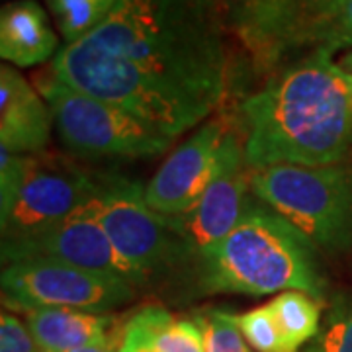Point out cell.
Returning a JSON list of instances; mask_svg holds the SVG:
<instances>
[{
  "label": "cell",
  "mask_w": 352,
  "mask_h": 352,
  "mask_svg": "<svg viewBox=\"0 0 352 352\" xmlns=\"http://www.w3.org/2000/svg\"><path fill=\"white\" fill-rule=\"evenodd\" d=\"M227 129L223 120H210L164 159L145 186L151 210L166 217L188 212L214 178Z\"/></svg>",
  "instance_id": "cell-11"
},
{
  "label": "cell",
  "mask_w": 352,
  "mask_h": 352,
  "mask_svg": "<svg viewBox=\"0 0 352 352\" xmlns=\"http://www.w3.org/2000/svg\"><path fill=\"white\" fill-rule=\"evenodd\" d=\"M0 352H43L34 339L28 323L10 311L0 315Z\"/></svg>",
  "instance_id": "cell-23"
},
{
  "label": "cell",
  "mask_w": 352,
  "mask_h": 352,
  "mask_svg": "<svg viewBox=\"0 0 352 352\" xmlns=\"http://www.w3.org/2000/svg\"><path fill=\"white\" fill-rule=\"evenodd\" d=\"M0 288L2 303L22 314L36 309L110 314L135 296V286L124 278L47 258L2 264Z\"/></svg>",
  "instance_id": "cell-6"
},
{
  "label": "cell",
  "mask_w": 352,
  "mask_h": 352,
  "mask_svg": "<svg viewBox=\"0 0 352 352\" xmlns=\"http://www.w3.org/2000/svg\"><path fill=\"white\" fill-rule=\"evenodd\" d=\"M311 47L335 53L340 50H352V0H346L327 18L305 28L292 50Z\"/></svg>",
  "instance_id": "cell-19"
},
{
  "label": "cell",
  "mask_w": 352,
  "mask_h": 352,
  "mask_svg": "<svg viewBox=\"0 0 352 352\" xmlns=\"http://www.w3.org/2000/svg\"><path fill=\"white\" fill-rule=\"evenodd\" d=\"M305 352H352V294L339 296Z\"/></svg>",
  "instance_id": "cell-21"
},
{
  "label": "cell",
  "mask_w": 352,
  "mask_h": 352,
  "mask_svg": "<svg viewBox=\"0 0 352 352\" xmlns=\"http://www.w3.org/2000/svg\"><path fill=\"white\" fill-rule=\"evenodd\" d=\"M235 323L243 339L256 352H298L282 333L270 303L235 315Z\"/></svg>",
  "instance_id": "cell-20"
},
{
  "label": "cell",
  "mask_w": 352,
  "mask_h": 352,
  "mask_svg": "<svg viewBox=\"0 0 352 352\" xmlns=\"http://www.w3.org/2000/svg\"><path fill=\"white\" fill-rule=\"evenodd\" d=\"M333 55L309 51L241 104L249 168L344 161L352 147L351 90Z\"/></svg>",
  "instance_id": "cell-2"
},
{
  "label": "cell",
  "mask_w": 352,
  "mask_h": 352,
  "mask_svg": "<svg viewBox=\"0 0 352 352\" xmlns=\"http://www.w3.org/2000/svg\"><path fill=\"white\" fill-rule=\"evenodd\" d=\"M339 67L344 71V75L349 78V90H351V106H352V50L346 51L340 59H337Z\"/></svg>",
  "instance_id": "cell-25"
},
{
  "label": "cell",
  "mask_w": 352,
  "mask_h": 352,
  "mask_svg": "<svg viewBox=\"0 0 352 352\" xmlns=\"http://www.w3.org/2000/svg\"><path fill=\"white\" fill-rule=\"evenodd\" d=\"M94 206L113 249L145 280L184 263L170 217L149 208L145 186L138 180L98 175Z\"/></svg>",
  "instance_id": "cell-7"
},
{
  "label": "cell",
  "mask_w": 352,
  "mask_h": 352,
  "mask_svg": "<svg viewBox=\"0 0 352 352\" xmlns=\"http://www.w3.org/2000/svg\"><path fill=\"white\" fill-rule=\"evenodd\" d=\"M120 342H108V344H92V346H85V349H76V351L69 352H118Z\"/></svg>",
  "instance_id": "cell-26"
},
{
  "label": "cell",
  "mask_w": 352,
  "mask_h": 352,
  "mask_svg": "<svg viewBox=\"0 0 352 352\" xmlns=\"http://www.w3.org/2000/svg\"><path fill=\"white\" fill-rule=\"evenodd\" d=\"M239 2V18L251 16V14H261L266 10H272L286 0H237Z\"/></svg>",
  "instance_id": "cell-24"
},
{
  "label": "cell",
  "mask_w": 352,
  "mask_h": 352,
  "mask_svg": "<svg viewBox=\"0 0 352 352\" xmlns=\"http://www.w3.org/2000/svg\"><path fill=\"white\" fill-rule=\"evenodd\" d=\"M25 323L43 352H69L92 344L120 342L116 319L110 314L76 309H36L25 314Z\"/></svg>",
  "instance_id": "cell-15"
},
{
  "label": "cell",
  "mask_w": 352,
  "mask_h": 352,
  "mask_svg": "<svg viewBox=\"0 0 352 352\" xmlns=\"http://www.w3.org/2000/svg\"><path fill=\"white\" fill-rule=\"evenodd\" d=\"M254 198L296 226L319 251L352 247V164H272L251 168Z\"/></svg>",
  "instance_id": "cell-4"
},
{
  "label": "cell",
  "mask_w": 352,
  "mask_h": 352,
  "mask_svg": "<svg viewBox=\"0 0 352 352\" xmlns=\"http://www.w3.org/2000/svg\"><path fill=\"white\" fill-rule=\"evenodd\" d=\"M229 43L217 0H120L51 73L176 139L223 102Z\"/></svg>",
  "instance_id": "cell-1"
},
{
  "label": "cell",
  "mask_w": 352,
  "mask_h": 352,
  "mask_svg": "<svg viewBox=\"0 0 352 352\" xmlns=\"http://www.w3.org/2000/svg\"><path fill=\"white\" fill-rule=\"evenodd\" d=\"M36 88L50 104L55 131L67 151L78 157L141 159L164 153L175 141L126 110L65 85L47 73Z\"/></svg>",
  "instance_id": "cell-5"
},
{
  "label": "cell",
  "mask_w": 352,
  "mask_h": 352,
  "mask_svg": "<svg viewBox=\"0 0 352 352\" xmlns=\"http://www.w3.org/2000/svg\"><path fill=\"white\" fill-rule=\"evenodd\" d=\"M346 0H286L272 10L239 18L241 32L258 53L280 57L294 47L305 28L327 18Z\"/></svg>",
  "instance_id": "cell-14"
},
{
  "label": "cell",
  "mask_w": 352,
  "mask_h": 352,
  "mask_svg": "<svg viewBox=\"0 0 352 352\" xmlns=\"http://www.w3.org/2000/svg\"><path fill=\"white\" fill-rule=\"evenodd\" d=\"M0 251L2 264L28 258H47L124 278L133 286L147 282L113 249L112 241L106 235L96 214L94 196L57 226L30 237L2 241Z\"/></svg>",
  "instance_id": "cell-10"
},
{
  "label": "cell",
  "mask_w": 352,
  "mask_h": 352,
  "mask_svg": "<svg viewBox=\"0 0 352 352\" xmlns=\"http://www.w3.org/2000/svg\"><path fill=\"white\" fill-rule=\"evenodd\" d=\"M201 319L206 325L208 352H256L243 339L233 314L223 309H212Z\"/></svg>",
  "instance_id": "cell-22"
},
{
  "label": "cell",
  "mask_w": 352,
  "mask_h": 352,
  "mask_svg": "<svg viewBox=\"0 0 352 352\" xmlns=\"http://www.w3.org/2000/svg\"><path fill=\"white\" fill-rule=\"evenodd\" d=\"M251 198L243 141L229 127L212 182L188 212L170 217L182 245L184 263H198L206 252L226 239L241 221Z\"/></svg>",
  "instance_id": "cell-9"
},
{
  "label": "cell",
  "mask_w": 352,
  "mask_h": 352,
  "mask_svg": "<svg viewBox=\"0 0 352 352\" xmlns=\"http://www.w3.org/2000/svg\"><path fill=\"white\" fill-rule=\"evenodd\" d=\"M55 127L50 104L16 67H0V143L16 155H41Z\"/></svg>",
  "instance_id": "cell-12"
},
{
  "label": "cell",
  "mask_w": 352,
  "mask_h": 352,
  "mask_svg": "<svg viewBox=\"0 0 352 352\" xmlns=\"http://www.w3.org/2000/svg\"><path fill=\"white\" fill-rule=\"evenodd\" d=\"M96 173L51 155H25L22 173L0 192L2 241L22 239L57 226L96 192Z\"/></svg>",
  "instance_id": "cell-8"
},
{
  "label": "cell",
  "mask_w": 352,
  "mask_h": 352,
  "mask_svg": "<svg viewBox=\"0 0 352 352\" xmlns=\"http://www.w3.org/2000/svg\"><path fill=\"white\" fill-rule=\"evenodd\" d=\"M59 38L36 0H12L0 10V57L12 67H36L55 59Z\"/></svg>",
  "instance_id": "cell-13"
},
{
  "label": "cell",
  "mask_w": 352,
  "mask_h": 352,
  "mask_svg": "<svg viewBox=\"0 0 352 352\" xmlns=\"http://www.w3.org/2000/svg\"><path fill=\"white\" fill-rule=\"evenodd\" d=\"M175 319L161 305H147L127 319L118 352H166L163 333Z\"/></svg>",
  "instance_id": "cell-18"
},
{
  "label": "cell",
  "mask_w": 352,
  "mask_h": 352,
  "mask_svg": "<svg viewBox=\"0 0 352 352\" xmlns=\"http://www.w3.org/2000/svg\"><path fill=\"white\" fill-rule=\"evenodd\" d=\"M196 266L200 284L212 294L268 296L298 289L323 302L327 292L319 249L254 196L237 227Z\"/></svg>",
  "instance_id": "cell-3"
},
{
  "label": "cell",
  "mask_w": 352,
  "mask_h": 352,
  "mask_svg": "<svg viewBox=\"0 0 352 352\" xmlns=\"http://www.w3.org/2000/svg\"><path fill=\"white\" fill-rule=\"evenodd\" d=\"M270 307L274 311L278 325L282 333L286 335L288 342L300 352L303 344L311 342L321 331V302L315 300L314 296L298 292V289H288L278 294L272 300Z\"/></svg>",
  "instance_id": "cell-16"
},
{
  "label": "cell",
  "mask_w": 352,
  "mask_h": 352,
  "mask_svg": "<svg viewBox=\"0 0 352 352\" xmlns=\"http://www.w3.org/2000/svg\"><path fill=\"white\" fill-rule=\"evenodd\" d=\"M120 0H45L65 45L87 38L113 12Z\"/></svg>",
  "instance_id": "cell-17"
}]
</instances>
